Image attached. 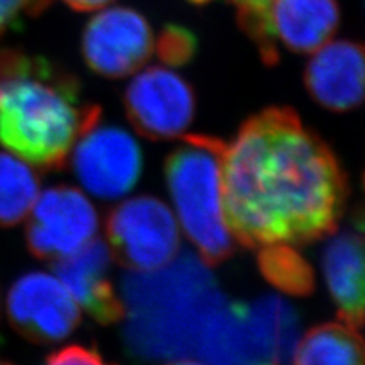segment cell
Segmentation results:
<instances>
[{
    "label": "cell",
    "mask_w": 365,
    "mask_h": 365,
    "mask_svg": "<svg viewBox=\"0 0 365 365\" xmlns=\"http://www.w3.org/2000/svg\"><path fill=\"white\" fill-rule=\"evenodd\" d=\"M44 365H113L95 349L84 346H67L46 358Z\"/></svg>",
    "instance_id": "22"
},
{
    "label": "cell",
    "mask_w": 365,
    "mask_h": 365,
    "mask_svg": "<svg viewBox=\"0 0 365 365\" xmlns=\"http://www.w3.org/2000/svg\"><path fill=\"white\" fill-rule=\"evenodd\" d=\"M113 255L102 239L93 237L75 253L55 260L53 271L76 304L101 324L125 318L122 297L110 279Z\"/></svg>",
    "instance_id": "11"
},
{
    "label": "cell",
    "mask_w": 365,
    "mask_h": 365,
    "mask_svg": "<svg viewBox=\"0 0 365 365\" xmlns=\"http://www.w3.org/2000/svg\"><path fill=\"white\" fill-rule=\"evenodd\" d=\"M26 244L37 259L58 260L90 242L99 218L93 204L72 186L44 190L28 215Z\"/></svg>",
    "instance_id": "8"
},
{
    "label": "cell",
    "mask_w": 365,
    "mask_h": 365,
    "mask_svg": "<svg viewBox=\"0 0 365 365\" xmlns=\"http://www.w3.org/2000/svg\"><path fill=\"white\" fill-rule=\"evenodd\" d=\"M197 48L195 34L180 25H166L155 44L158 60L173 67H181L192 61Z\"/></svg>",
    "instance_id": "20"
},
{
    "label": "cell",
    "mask_w": 365,
    "mask_h": 365,
    "mask_svg": "<svg viewBox=\"0 0 365 365\" xmlns=\"http://www.w3.org/2000/svg\"><path fill=\"white\" fill-rule=\"evenodd\" d=\"M72 154V168L81 186L101 200H118L139 181L143 155L134 137L101 116L79 133Z\"/></svg>",
    "instance_id": "6"
},
{
    "label": "cell",
    "mask_w": 365,
    "mask_h": 365,
    "mask_svg": "<svg viewBox=\"0 0 365 365\" xmlns=\"http://www.w3.org/2000/svg\"><path fill=\"white\" fill-rule=\"evenodd\" d=\"M181 140L166 158L168 189L177 218L200 259L205 265L216 267L235 250L222 200L225 143L204 134L181 135Z\"/></svg>",
    "instance_id": "4"
},
{
    "label": "cell",
    "mask_w": 365,
    "mask_h": 365,
    "mask_svg": "<svg viewBox=\"0 0 365 365\" xmlns=\"http://www.w3.org/2000/svg\"><path fill=\"white\" fill-rule=\"evenodd\" d=\"M0 365H14V364H11V362H5V361H0Z\"/></svg>",
    "instance_id": "26"
},
{
    "label": "cell",
    "mask_w": 365,
    "mask_h": 365,
    "mask_svg": "<svg viewBox=\"0 0 365 365\" xmlns=\"http://www.w3.org/2000/svg\"><path fill=\"white\" fill-rule=\"evenodd\" d=\"M347 197L336 155L294 108L262 110L225 143L224 213L247 248L307 245L334 233Z\"/></svg>",
    "instance_id": "1"
},
{
    "label": "cell",
    "mask_w": 365,
    "mask_h": 365,
    "mask_svg": "<svg viewBox=\"0 0 365 365\" xmlns=\"http://www.w3.org/2000/svg\"><path fill=\"white\" fill-rule=\"evenodd\" d=\"M257 265L268 283L284 294L304 297L314 291V269L292 245L260 247Z\"/></svg>",
    "instance_id": "18"
},
{
    "label": "cell",
    "mask_w": 365,
    "mask_h": 365,
    "mask_svg": "<svg viewBox=\"0 0 365 365\" xmlns=\"http://www.w3.org/2000/svg\"><path fill=\"white\" fill-rule=\"evenodd\" d=\"M245 315L262 365H283L299 339V317L280 297L267 295L245 303Z\"/></svg>",
    "instance_id": "15"
},
{
    "label": "cell",
    "mask_w": 365,
    "mask_h": 365,
    "mask_svg": "<svg viewBox=\"0 0 365 365\" xmlns=\"http://www.w3.org/2000/svg\"><path fill=\"white\" fill-rule=\"evenodd\" d=\"M269 25L274 40L288 51L312 53L336 32L339 6L336 0H276Z\"/></svg>",
    "instance_id": "14"
},
{
    "label": "cell",
    "mask_w": 365,
    "mask_h": 365,
    "mask_svg": "<svg viewBox=\"0 0 365 365\" xmlns=\"http://www.w3.org/2000/svg\"><path fill=\"white\" fill-rule=\"evenodd\" d=\"M75 11H96L110 5L113 0H63Z\"/></svg>",
    "instance_id": "23"
},
{
    "label": "cell",
    "mask_w": 365,
    "mask_h": 365,
    "mask_svg": "<svg viewBox=\"0 0 365 365\" xmlns=\"http://www.w3.org/2000/svg\"><path fill=\"white\" fill-rule=\"evenodd\" d=\"M364 49L356 41L338 40L319 48L304 68V87L330 111L355 110L364 99Z\"/></svg>",
    "instance_id": "12"
},
{
    "label": "cell",
    "mask_w": 365,
    "mask_h": 365,
    "mask_svg": "<svg viewBox=\"0 0 365 365\" xmlns=\"http://www.w3.org/2000/svg\"><path fill=\"white\" fill-rule=\"evenodd\" d=\"M51 0H0V37L8 31L23 28L26 17H36Z\"/></svg>",
    "instance_id": "21"
},
{
    "label": "cell",
    "mask_w": 365,
    "mask_h": 365,
    "mask_svg": "<svg viewBox=\"0 0 365 365\" xmlns=\"http://www.w3.org/2000/svg\"><path fill=\"white\" fill-rule=\"evenodd\" d=\"M122 291L125 342L135 358L150 361L195 356L227 302L207 265L187 253L154 271L125 274Z\"/></svg>",
    "instance_id": "3"
},
{
    "label": "cell",
    "mask_w": 365,
    "mask_h": 365,
    "mask_svg": "<svg viewBox=\"0 0 365 365\" xmlns=\"http://www.w3.org/2000/svg\"><path fill=\"white\" fill-rule=\"evenodd\" d=\"M292 365H364L358 329L346 323H323L306 332L294 349Z\"/></svg>",
    "instance_id": "16"
},
{
    "label": "cell",
    "mask_w": 365,
    "mask_h": 365,
    "mask_svg": "<svg viewBox=\"0 0 365 365\" xmlns=\"http://www.w3.org/2000/svg\"><path fill=\"white\" fill-rule=\"evenodd\" d=\"M154 36L148 20L131 8H110L91 19L83 34V55L98 75L123 78L151 58Z\"/></svg>",
    "instance_id": "9"
},
{
    "label": "cell",
    "mask_w": 365,
    "mask_h": 365,
    "mask_svg": "<svg viewBox=\"0 0 365 365\" xmlns=\"http://www.w3.org/2000/svg\"><path fill=\"white\" fill-rule=\"evenodd\" d=\"M322 265L341 322L359 330L364 319V242L361 224L358 228H346L332 236L324 247Z\"/></svg>",
    "instance_id": "13"
},
{
    "label": "cell",
    "mask_w": 365,
    "mask_h": 365,
    "mask_svg": "<svg viewBox=\"0 0 365 365\" xmlns=\"http://www.w3.org/2000/svg\"><path fill=\"white\" fill-rule=\"evenodd\" d=\"M38 190L40 180L25 160L0 153V227H13L28 218Z\"/></svg>",
    "instance_id": "17"
},
{
    "label": "cell",
    "mask_w": 365,
    "mask_h": 365,
    "mask_svg": "<svg viewBox=\"0 0 365 365\" xmlns=\"http://www.w3.org/2000/svg\"><path fill=\"white\" fill-rule=\"evenodd\" d=\"M123 106L135 131L150 140L181 137L195 116L192 86L165 67H148L133 78Z\"/></svg>",
    "instance_id": "7"
},
{
    "label": "cell",
    "mask_w": 365,
    "mask_h": 365,
    "mask_svg": "<svg viewBox=\"0 0 365 365\" xmlns=\"http://www.w3.org/2000/svg\"><path fill=\"white\" fill-rule=\"evenodd\" d=\"M189 2H192V4H195V5H204V4H207L209 0H189Z\"/></svg>",
    "instance_id": "25"
},
{
    "label": "cell",
    "mask_w": 365,
    "mask_h": 365,
    "mask_svg": "<svg viewBox=\"0 0 365 365\" xmlns=\"http://www.w3.org/2000/svg\"><path fill=\"white\" fill-rule=\"evenodd\" d=\"M237 9V21L247 36L255 41L259 53L268 66L279 61V46L274 40L269 13L276 0H230Z\"/></svg>",
    "instance_id": "19"
},
{
    "label": "cell",
    "mask_w": 365,
    "mask_h": 365,
    "mask_svg": "<svg viewBox=\"0 0 365 365\" xmlns=\"http://www.w3.org/2000/svg\"><path fill=\"white\" fill-rule=\"evenodd\" d=\"M9 323L36 344L66 339L81 322V311L64 284L46 272H28L9 289Z\"/></svg>",
    "instance_id": "10"
},
{
    "label": "cell",
    "mask_w": 365,
    "mask_h": 365,
    "mask_svg": "<svg viewBox=\"0 0 365 365\" xmlns=\"http://www.w3.org/2000/svg\"><path fill=\"white\" fill-rule=\"evenodd\" d=\"M79 88L44 56L0 48V145L41 170L63 169L79 133L102 114L81 104Z\"/></svg>",
    "instance_id": "2"
},
{
    "label": "cell",
    "mask_w": 365,
    "mask_h": 365,
    "mask_svg": "<svg viewBox=\"0 0 365 365\" xmlns=\"http://www.w3.org/2000/svg\"><path fill=\"white\" fill-rule=\"evenodd\" d=\"M165 365H205V364L198 362V361H193V359H182V358H180V359H174L173 362H168Z\"/></svg>",
    "instance_id": "24"
},
{
    "label": "cell",
    "mask_w": 365,
    "mask_h": 365,
    "mask_svg": "<svg viewBox=\"0 0 365 365\" xmlns=\"http://www.w3.org/2000/svg\"><path fill=\"white\" fill-rule=\"evenodd\" d=\"M113 257L131 271H154L173 260L180 248L175 215L155 197L140 195L120 202L106 220Z\"/></svg>",
    "instance_id": "5"
}]
</instances>
